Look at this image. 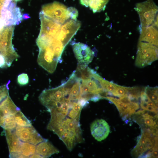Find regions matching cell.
Wrapping results in <instances>:
<instances>
[{
  "instance_id": "cell-1",
  "label": "cell",
  "mask_w": 158,
  "mask_h": 158,
  "mask_svg": "<svg viewBox=\"0 0 158 158\" xmlns=\"http://www.w3.org/2000/svg\"><path fill=\"white\" fill-rule=\"evenodd\" d=\"M135 8L140 19V28L151 25L157 26L158 8L153 0L138 3Z\"/></svg>"
},
{
  "instance_id": "cell-2",
  "label": "cell",
  "mask_w": 158,
  "mask_h": 158,
  "mask_svg": "<svg viewBox=\"0 0 158 158\" xmlns=\"http://www.w3.org/2000/svg\"><path fill=\"white\" fill-rule=\"evenodd\" d=\"M14 29L13 25L4 27L0 37V53L6 59L9 67L19 57L12 42Z\"/></svg>"
},
{
  "instance_id": "cell-3",
  "label": "cell",
  "mask_w": 158,
  "mask_h": 158,
  "mask_svg": "<svg viewBox=\"0 0 158 158\" xmlns=\"http://www.w3.org/2000/svg\"><path fill=\"white\" fill-rule=\"evenodd\" d=\"M41 11L45 16L61 25L69 19L67 8L59 2L44 5Z\"/></svg>"
},
{
  "instance_id": "cell-4",
  "label": "cell",
  "mask_w": 158,
  "mask_h": 158,
  "mask_svg": "<svg viewBox=\"0 0 158 158\" xmlns=\"http://www.w3.org/2000/svg\"><path fill=\"white\" fill-rule=\"evenodd\" d=\"M16 2L12 0L8 6H3L1 11V19L5 26L18 24L22 20L20 9L16 6Z\"/></svg>"
},
{
  "instance_id": "cell-5",
  "label": "cell",
  "mask_w": 158,
  "mask_h": 158,
  "mask_svg": "<svg viewBox=\"0 0 158 158\" xmlns=\"http://www.w3.org/2000/svg\"><path fill=\"white\" fill-rule=\"evenodd\" d=\"M15 133L20 141L37 145L47 139L44 138L32 126L21 127L17 126Z\"/></svg>"
},
{
  "instance_id": "cell-6",
  "label": "cell",
  "mask_w": 158,
  "mask_h": 158,
  "mask_svg": "<svg viewBox=\"0 0 158 158\" xmlns=\"http://www.w3.org/2000/svg\"><path fill=\"white\" fill-rule=\"evenodd\" d=\"M81 25V23L78 20L68 19L61 25L57 39L65 47L76 33Z\"/></svg>"
},
{
  "instance_id": "cell-7",
  "label": "cell",
  "mask_w": 158,
  "mask_h": 158,
  "mask_svg": "<svg viewBox=\"0 0 158 158\" xmlns=\"http://www.w3.org/2000/svg\"><path fill=\"white\" fill-rule=\"evenodd\" d=\"M73 49L78 64L87 66L92 61L94 53L87 45L80 42L76 43L73 45Z\"/></svg>"
},
{
  "instance_id": "cell-8",
  "label": "cell",
  "mask_w": 158,
  "mask_h": 158,
  "mask_svg": "<svg viewBox=\"0 0 158 158\" xmlns=\"http://www.w3.org/2000/svg\"><path fill=\"white\" fill-rule=\"evenodd\" d=\"M39 17L41 21L39 34L49 35L57 39L61 25L45 16L42 11L40 13Z\"/></svg>"
},
{
  "instance_id": "cell-9",
  "label": "cell",
  "mask_w": 158,
  "mask_h": 158,
  "mask_svg": "<svg viewBox=\"0 0 158 158\" xmlns=\"http://www.w3.org/2000/svg\"><path fill=\"white\" fill-rule=\"evenodd\" d=\"M90 131L92 135L95 140L101 141L108 137L110 132V128L105 120L97 119L91 123Z\"/></svg>"
},
{
  "instance_id": "cell-10",
  "label": "cell",
  "mask_w": 158,
  "mask_h": 158,
  "mask_svg": "<svg viewBox=\"0 0 158 158\" xmlns=\"http://www.w3.org/2000/svg\"><path fill=\"white\" fill-rule=\"evenodd\" d=\"M157 26L151 25L140 28L139 41L145 42L158 46Z\"/></svg>"
},
{
  "instance_id": "cell-11",
  "label": "cell",
  "mask_w": 158,
  "mask_h": 158,
  "mask_svg": "<svg viewBox=\"0 0 158 158\" xmlns=\"http://www.w3.org/2000/svg\"><path fill=\"white\" fill-rule=\"evenodd\" d=\"M15 130H4V133L6 137L9 154L13 152L21 153V141L16 135Z\"/></svg>"
},
{
  "instance_id": "cell-12",
  "label": "cell",
  "mask_w": 158,
  "mask_h": 158,
  "mask_svg": "<svg viewBox=\"0 0 158 158\" xmlns=\"http://www.w3.org/2000/svg\"><path fill=\"white\" fill-rule=\"evenodd\" d=\"M20 109L8 96L0 102V121L6 117L14 115Z\"/></svg>"
},
{
  "instance_id": "cell-13",
  "label": "cell",
  "mask_w": 158,
  "mask_h": 158,
  "mask_svg": "<svg viewBox=\"0 0 158 158\" xmlns=\"http://www.w3.org/2000/svg\"><path fill=\"white\" fill-rule=\"evenodd\" d=\"M37 145L35 153L42 158L49 157L59 152L58 149L47 139Z\"/></svg>"
},
{
  "instance_id": "cell-14",
  "label": "cell",
  "mask_w": 158,
  "mask_h": 158,
  "mask_svg": "<svg viewBox=\"0 0 158 158\" xmlns=\"http://www.w3.org/2000/svg\"><path fill=\"white\" fill-rule=\"evenodd\" d=\"M109 0H89V6L94 13L104 10Z\"/></svg>"
},
{
  "instance_id": "cell-15",
  "label": "cell",
  "mask_w": 158,
  "mask_h": 158,
  "mask_svg": "<svg viewBox=\"0 0 158 158\" xmlns=\"http://www.w3.org/2000/svg\"><path fill=\"white\" fill-rule=\"evenodd\" d=\"M15 121L18 126L21 127H30L32 126L30 121L20 110L14 115Z\"/></svg>"
},
{
  "instance_id": "cell-16",
  "label": "cell",
  "mask_w": 158,
  "mask_h": 158,
  "mask_svg": "<svg viewBox=\"0 0 158 158\" xmlns=\"http://www.w3.org/2000/svg\"><path fill=\"white\" fill-rule=\"evenodd\" d=\"M17 124L13 115L6 117L0 121V126L4 130H13L15 129Z\"/></svg>"
},
{
  "instance_id": "cell-17",
  "label": "cell",
  "mask_w": 158,
  "mask_h": 158,
  "mask_svg": "<svg viewBox=\"0 0 158 158\" xmlns=\"http://www.w3.org/2000/svg\"><path fill=\"white\" fill-rule=\"evenodd\" d=\"M36 147L35 145L28 142H21V153L25 158L30 157L35 153Z\"/></svg>"
},
{
  "instance_id": "cell-18",
  "label": "cell",
  "mask_w": 158,
  "mask_h": 158,
  "mask_svg": "<svg viewBox=\"0 0 158 158\" xmlns=\"http://www.w3.org/2000/svg\"><path fill=\"white\" fill-rule=\"evenodd\" d=\"M126 87L117 85V88L114 92L112 93L113 95L120 98L126 96Z\"/></svg>"
},
{
  "instance_id": "cell-19",
  "label": "cell",
  "mask_w": 158,
  "mask_h": 158,
  "mask_svg": "<svg viewBox=\"0 0 158 158\" xmlns=\"http://www.w3.org/2000/svg\"><path fill=\"white\" fill-rule=\"evenodd\" d=\"M10 82V80H9L6 84L0 86V101L5 97L9 95L8 85Z\"/></svg>"
},
{
  "instance_id": "cell-20",
  "label": "cell",
  "mask_w": 158,
  "mask_h": 158,
  "mask_svg": "<svg viewBox=\"0 0 158 158\" xmlns=\"http://www.w3.org/2000/svg\"><path fill=\"white\" fill-rule=\"evenodd\" d=\"M29 81L28 76L26 73L21 74L18 76V83L20 85H23L27 84L28 83Z\"/></svg>"
},
{
  "instance_id": "cell-21",
  "label": "cell",
  "mask_w": 158,
  "mask_h": 158,
  "mask_svg": "<svg viewBox=\"0 0 158 158\" xmlns=\"http://www.w3.org/2000/svg\"><path fill=\"white\" fill-rule=\"evenodd\" d=\"M117 85L105 80L104 83V87L105 90L108 92L113 93L116 89Z\"/></svg>"
},
{
  "instance_id": "cell-22",
  "label": "cell",
  "mask_w": 158,
  "mask_h": 158,
  "mask_svg": "<svg viewBox=\"0 0 158 158\" xmlns=\"http://www.w3.org/2000/svg\"><path fill=\"white\" fill-rule=\"evenodd\" d=\"M67 11L69 18L76 20L78 16V12L77 10L74 7H71L67 8Z\"/></svg>"
},
{
  "instance_id": "cell-23",
  "label": "cell",
  "mask_w": 158,
  "mask_h": 158,
  "mask_svg": "<svg viewBox=\"0 0 158 158\" xmlns=\"http://www.w3.org/2000/svg\"><path fill=\"white\" fill-rule=\"evenodd\" d=\"M155 119V117L150 115L148 117L144 118V123L146 126H153Z\"/></svg>"
},
{
  "instance_id": "cell-24",
  "label": "cell",
  "mask_w": 158,
  "mask_h": 158,
  "mask_svg": "<svg viewBox=\"0 0 158 158\" xmlns=\"http://www.w3.org/2000/svg\"><path fill=\"white\" fill-rule=\"evenodd\" d=\"M140 97L141 100L144 101L147 103L151 100L145 92L144 91H142L140 92Z\"/></svg>"
},
{
  "instance_id": "cell-25",
  "label": "cell",
  "mask_w": 158,
  "mask_h": 158,
  "mask_svg": "<svg viewBox=\"0 0 158 158\" xmlns=\"http://www.w3.org/2000/svg\"><path fill=\"white\" fill-rule=\"evenodd\" d=\"M10 158H25L21 153L13 152L9 154Z\"/></svg>"
},
{
  "instance_id": "cell-26",
  "label": "cell",
  "mask_w": 158,
  "mask_h": 158,
  "mask_svg": "<svg viewBox=\"0 0 158 158\" xmlns=\"http://www.w3.org/2000/svg\"><path fill=\"white\" fill-rule=\"evenodd\" d=\"M118 99L120 101L123 102L124 104H128L131 102L130 100L126 96H124L119 98V99Z\"/></svg>"
},
{
  "instance_id": "cell-27",
  "label": "cell",
  "mask_w": 158,
  "mask_h": 158,
  "mask_svg": "<svg viewBox=\"0 0 158 158\" xmlns=\"http://www.w3.org/2000/svg\"><path fill=\"white\" fill-rule=\"evenodd\" d=\"M140 106L141 108L145 110H147L148 106L147 103L141 100Z\"/></svg>"
},
{
  "instance_id": "cell-28",
  "label": "cell",
  "mask_w": 158,
  "mask_h": 158,
  "mask_svg": "<svg viewBox=\"0 0 158 158\" xmlns=\"http://www.w3.org/2000/svg\"><path fill=\"white\" fill-rule=\"evenodd\" d=\"M80 3L86 7L89 6V0H80Z\"/></svg>"
},
{
  "instance_id": "cell-29",
  "label": "cell",
  "mask_w": 158,
  "mask_h": 158,
  "mask_svg": "<svg viewBox=\"0 0 158 158\" xmlns=\"http://www.w3.org/2000/svg\"><path fill=\"white\" fill-rule=\"evenodd\" d=\"M158 149L154 150L151 154V157L154 158H157L158 157Z\"/></svg>"
},
{
  "instance_id": "cell-30",
  "label": "cell",
  "mask_w": 158,
  "mask_h": 158,
  "mask_svg": "<svg viewBox=\"0 0 158 158\" xmlns=\"http://www.w3.org/2000/svg\"><path fill=\"white\" fill-rule=\"evenodd\" d=\"M147 104L148 107H153L154 105V103L151 100L147 102Z\"/></svg>"
},
{
  "instance_id": "cell-31",
  "label": "cell",
  "mask_w": 158,
  "mask_h": 158,
  "mask_svg": "<svg viewBox=\"0 0 158 158\" xmlns=\"http://www.w3.org/2000/svg\"><path fill=\"white\" fill-rule=\"evenodd\" d=\"M4 4L0 2V12L3 8Z\"/></svg>"
},
{
  "instance_id": "cell-32",
  "label": "cell",
  "mask_w": 158,
  "mask_h": 158,
  "mask_svg": "<svg viewBox=\"0 0 158 158\" xmlns=\"http://www.w3.org/2000/svg\"><path fill=\"white\" fill-rule=\"evenodd\" d=\"M23 18L24 19H27L28 18H29V17L28 16V15H27L26 14V15H24Z\"/></svg>"
},
{
  "instance_id": "cell-33",
  "label": "cell",
  "mask_w": 158,
  "mask_h": 158,
  "mask_svg": "<svg viewBox=\"0 0 158 158\" xmlns=\"http://www.w3.org/2000/svg\"><path fill=\"white\" fill-rule=\"evenodd\" d=\"M3 29L2 30H0V36L1 35V32H2V30H3Z\"/></svg>"
},
{
  "instance_id": "cell-34",
  "label": "cell",
  "mask_w": 158,
  "mask_h": 158,
  "mask_svg": "<svg viewBox=\"0 0 158 158\" xmlns=\"http://www.w3.org/2000/svg\"><path fill=\"white\" fill-rule=\"evenodd\" d=\"M13 0L15 2H17V1H20L21 0Z\"/></svg>"
}]
</instances>
